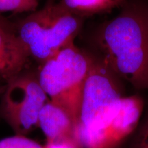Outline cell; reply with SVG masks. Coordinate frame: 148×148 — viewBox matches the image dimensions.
Instances as JSON below:
<instances>
[{"label":"cell","mask_w":148,"mask_h":148,"mask_svg":"<svg viewBox=\"0 0 148 148\" xmlns=\"http://www.w3.org/2000/svg\"><path fill=\"white\" fill-rule=\"evenodd\" d=\"M95 43L107 65L138 90H148V5L130 3L101 25Z\"/></svg>","instance_id":"obj_1"},{"label":"cell","mask_w":148,"mask_h":148,"mask_svg":"<svg viewBox=\"0 0 148 148\" xmlns=\"http://www.w3.org/2000/svg\"><path fill=\"white\" fill-rule=\"evenodd\" d=\"M83 19L55 2L31 12L14 26L29 58L42 64L74 42Z\"/></svg>","instance_id":"obj_2"},{"label":"cell","mask_w":148,"mask_h":148,"mask_svg":"<svg viewBox=\"0 0 148 148\" xmlns=\"http://www.w3.org/2000/svg\"><path fill=\"white\" fill-rule=\"evenodd\" d=\"M92 60V55L82 51L73 42L42 62L37 75L49 101L65 110L75 126Z\"/></svg>","instance_id":"obj_3"},{"label":"cell","mask_w":148,"mask_h":148,"mask_svg":"<svg viewBox=\"0 0 148 148\" xmlns=\"http://www.w3.org/2000/svg\"><path fill=\"white\" fill-rule=\"evenodd\" d=\"M121 79L99 56H92L74 134L94 129L112 115L124 97Z\"/></svg>","instance_id":"obj_4"},{"label":"cell","mask_w":148,"mask_h":148,"mask_svg":"<svg viewBox=\"0 0 148 148\" xmlns=\"http://www.w3.org/2000/svg\"><path fill=\"white\" fill-rule=\"evenodd\" d=\"M49 100L37 75L21 73L5 83L1 114L15 134L26 136L38 127L40 111Z\"/></svg>","instance_id":"obj_5"},{"label":"cell","mask_w":148,"mask_h":148,"mask_svg":"<svg viewBox=\"0 0 148 148\" xmlns=\"http://www.w3.org/2000/svg\"><path fill=\"white\" fill-rule=\"evenodd\" d=\"M143 106L139 95L124 96L109 119L92 130L77 133L75 139L80 148H124L139 125Z\"/></svg>","instance_id":"obj_6"},{"label":"cell","mask_w":148,"mask_h":148,"mask_svg":"<svg viewBox=\"0 0 148 148\" xmlns=\"http://www.w3.org/2000/svg\"><path fill=\"white\" fill-rule=\"evenodd\" d=\"M29 58L15 26L0 16V81L7 83L21 73Z\"/></svg>","instance_id":"obj_7"},{"label":"cell","mask_w":148,"mask_h":148,"mask_svg":"<svg viewBox=\"0 0 148 148\" xmlns=\"http://www.w3.org/2000/svg\"><path fill=\"white\" fill-rule=\"evenodd\" d=\"M47 140L74 138L75 123L69 114L58 105L48 101L42 107L38 120Z\"/></svg>","instance_id":"obj_8"},{"label":"cell","mask_w":148,"mask_h":148,"mask_svg":"<svg viewBox=\"0 0 148 148\" xmlns=\"http://www.w3.org/2000/svg\"><path fill=\"white\" fill-rule=\"evenodd\" d=\"M125 0H60L59 3L82 17L108 12L122 5Z\"/></svg>","instance_id":"obj_9"},{"label":"cell","mask_w":148,"mask_h":148,"mask_svg":"<svg viewBox=\"0 0 148 148\" xmlns=\"http://www.w3.org/2000/svg\"><path fill=\"white\" fill-rule=\"evenodd\" d=\"M40 0H0V13H23L36 10Z\"/></svg>","instance_id":"obj_10"},{"label":"cell","mask_w":148,"mask_h":148,"mask_svg":"<svg viewBox=\"0 0 148 148\" xmlns=\"http://www.w3.org/2000/svg\"><path fill=\"white\" fill-rule=\"evenodd\" d=\"M124 148H148V112L127 140Z\"/></svg>","instance_id":"obj_11"},{"label":"cell","mask_w":148,"mask_h":148,"mask_svg":"<svg viewBox=\"0 0 148 148\" xmlns=\"http://www.w3.org/2000/svg\"><path fill=\"white\" fill-rule=\"evenodd\" d=\"M0 148H43V146L26 136L15 134L0 140Z\"/></svg>","instance_id":"obj_12"},{"label":"cell","mask_w":148,"mask_h":148,"mask_svg":"<svg viewBox=\"0 0 148 148\" xmlns=\"http://www.w3.org/2000/svg\"><path fill=\"white\" fill-rule=\"evenodd\" d=\"M43 148H80L74 138H64L57 140H47Z\"/></svg>","instance_id":"obj_13"},{"label":"cell","mask_w":148,"mask_h":148,"mask_svg":"<svg viewBox=\"0 0 148 148\" xmlns=\"http://www.w3.org/2000/svg\"><path fill=\"white\" fill-rule=\"evenodd\" d=\"M55 3V0H47V3Z\"/></svg>","instance_id":"obj_14"}]
</instances>
